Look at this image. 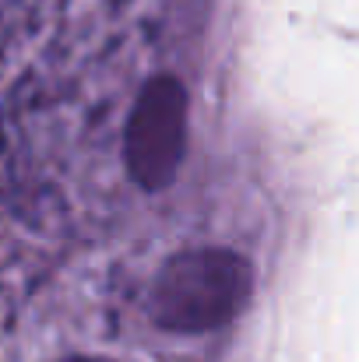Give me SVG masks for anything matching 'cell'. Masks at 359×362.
Instances as JSON below:
<instances>
[{"mask_svg":"<svg viewBox=\"0 0 359 362\" xmlns=\"http://www.w3.org/2000/svg\"><path fill=\"white\" fill-rule=\"evenodd\" d=\"M253 292L250 260L229 246H194L166 257L148 288V317L159 331L198 338L233 324Z\"/></svg>","mask_w":359,"mask_h":362,"instance_id":"obj_1","label":"cell"},{"mask_svg":"<svg viewBox=\"0 0 359 362\" xmlns=\"http://www.w3.org/2000/svg\"><path fill=\"white\" fill-rule=\"evenodd\" d=\"M190 92L176 71L152 78L123 123V173L141 194H162L187 155Z\"/></svg>","mask_w":359,"mask_h":362,"instance_id":"obj_2","label":"cell"},{"mask_svg":"<svg viewBox=\"0 0 359 362\" xmlns=\"http://www.w3.org/2000/svg\"><path fill=\"white\" fill-rule=\"evenodd\" d=\"M67 362H110V359H99V356H78V359H67Z\"/></svg>","mask_w":359,"mask_h":362,"instance_id":"obj_3","label":"cell"}]
</instances>
